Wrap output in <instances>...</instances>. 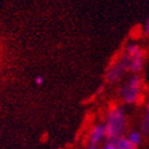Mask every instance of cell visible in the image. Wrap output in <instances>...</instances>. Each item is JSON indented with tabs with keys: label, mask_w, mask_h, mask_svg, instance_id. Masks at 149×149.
Returning <instances> with one entry per match:
<instances>
[{
	"label": "cell",
	"mask_w": 149,
	"mask_h": 149,
	"mask_svg": "<svg viewBox=\"0 0 149 149\" xmlns=\"http://www.w3.org/2000/svg\"><path fill=\"white\" fill-rule=\"evenodd\" d=\"M105 130L107 140H118L123 137L127 130L128 123L125 111L122 107H113L106 113L105 118Z\"/></svg>",
	"instance_id": "cell-1"
},
{
	"label": "cell",
	"mask_w": 149,
	"mask_h": 149,
	"mask_svg": "<svg viewBox=\"0 0 149 149\" xmlns=\"http://www.w3.org/2000/svg\"><path fill=\"white\" fill-rule=\"evenodd\" d=\"M141 87L142 81L139 75H132L129 78V80L125 82L119 91L120 99L127 104H134L137 102L141 94Z\"/></svg>",
	"instance_id": "cell-2"
},
{
	"label": "cell",
	"mask_w": 149,
	"mask_h": 149,
	"mask_svg": "<svg viewBox=\"0 0 149 149\" xmlns=\"http://www.w3.org/2000/svg\"><path fill=\"white\" fill-rule=\"evenodd\" d=\"M128 70H129V56L127 54H124L120 58L115 61L109 67L105 74V78L109 82H117L124 77V74Z\"/></svg>",
	"instance_id": "cell-3"
},
{
	"label": "cell",
	"mask_w": 149,
	"mask_h": 149,
	"mask_svg": "<svg viewBox=\"0 0 149 149\" xmlns=\"http://www.w3.org/2000/svg\"><path fill=\"white\" fill-rule=\"evenodd\" d=\"M105 139H107L106 136V130L104 124H97L94 125L90 134H88V144L90 146H98L99 143H102Z\"/></svg>",
	"instance_id": "cell-4"
},
{
	"label": "cell",
	"mask_w": 149,
	"mask_h": 149,
	"mask_svg": "<svg viewBox=\"0 0 149 149\" xmlns=\"http://www.w3.org/2000/svg\"><path fill=\"white\" fill-rule=\"evenodd\" d=\"M143 67V52L135 55L132 57H129V72L137 73Z\"/></svg>",
	"instance_id": "cell-5"
},
{
	"label": "cell",
	"mask_w": 149,
	"mask_h": 149,
	"mask_svg": "<svg viewBox=\"0 0 149 149\" xmlns=\"http://www.w3.org/2000/svg\"><path fill=\"white\" fill-rule=\"evenodd\" d=\"M127 139H128V140L130 141V143H132L135 147H137L139 144H141V142H142V140H143L142 134L139 132V131H135V130L129 132V135H128Z\"/></svg>",
	"instance_id": "cell-6"
},
{
	"label": "cell",
	"mask_w": 149,
	"mask_h": 149,
	"mask_svg": "<svg viewBox=\"0 0 149 149\" xmlns=\"http://www.w3.org/2000/svg\"><path fill=\"white\" fill-rule=\"evenodd\" d=\"M117 143V149H136V147L130 143V141L127 137H120L118 140H116Z\"/></svg>",
	"instance_id": "cell-7"
},
{
	"label": "cell",
	"mask_w": 149,
	"mask_h": 149,
	"mask_svg": "<svg viewBox=\"0 0 149 149\" xmlns=\"http://www.w3.org/2000/svg\"><path fill=\"white\" fill-rule=\"evenodd\" d=\"M141 52H142V50H141V48H140L139 45H136V44H129V45H127L125 53H124V54H127L129 57H132V56H135V55L140 54Z\"/></svg>",
	"instance_id": "cell-8"
},
{
	"label": "cell",
	"mask_w": 149,
	"mask_h": 149,
	"mask_svg": "<svg viewBox=\"0 0 149 149\" xmlns=\"http://www.w3.org/2000/svg\"><path fill=\"white\" fill-rule=\"evenodd\" d=\"M103 149H117L116 140H107V141L103 144Z\"/></svg>",
	"instance_id": "cell-9"
},
{
	"label": "cell",
	"mask_w": 149,
	"mask_h": 149,
	"mask_svg": "<svg viewBox=\"0 0 149 149\" xmlns=\"http://www.w3.org/2000/svg\"><path fill=\"white\" fill-rule=\"evenodd\" d=\"M35 82H36V85L41 86V85L43 84V78H42V77H36V78H35Z\"/></svg>",
	"instance_id": "cell-10"
},
{
	"label": "cell",
	"mask_w": 149,
	"mask_h": 149,
	"mask_svg": "<svg viewBox=\"0 0 149 149\" xmlns=\"http://www.w3.org/2000/svg\"><path fill=\"white\" fill-rule=\"evenodd\" d=\"M144 33L149 37V18H148V20H147V23H146V25H144Z\"/></svg>",
	"instance_id": "cell-11"
},
{
	"label": "cell",
	"mask_w": 149,
	"mask_h": 149,
	"mask_svg": "<svg viewBox=\"0 0 149 149\" xmlns=\"http://www.w3.org/2000/svg\"><path fill=\"white\" fill-rule=\"evenodd\" d=\"M87 149H99V148H98V146H88Z\"/></svg>",
	"instance_id": "cell-12"
},
{
	"label": "cell",
	"mask_w": 149,
	"mask_h": 149,
	"mask_svg": "<svg viewBox=\"0 0 149 149\" xmlns=\"http://www.w3.org/2000/svg\"><path fill=\"white\" fill-rule=\"evenodd\" d=\"M147 122H148V124H149V105H148V113H147V119H146Z\"/></svg>",
	"instance_id": "cell-13"
}]
</instances>
